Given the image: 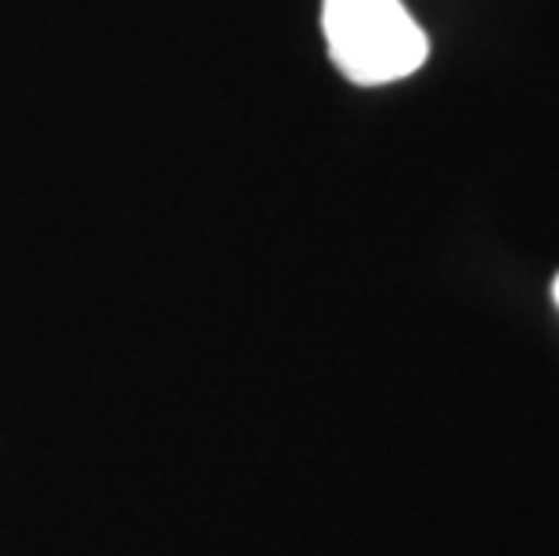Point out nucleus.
<instances>
[{
	"instance_id": "f257e3e1",
	"label": "nucleus",
	"mask_w": 559,
	"mask_h": 556,
	"mask_svg": "<svg viewBox=\"0 0 559 556\" xmlns=\"http://www.w3.org/2000/svg\"><path fill=\"white\" fill-rule=\"evenodd\" d=\"M321 29L336 69L361 87L412 76L430 55V40L401 0H325Z\"/></svg>"
},
{
	"instance_id": "f03ea898",
	"label": "nucleus",
	"mask_w": 559,
	"mask_h": 556,
	"mask_svg": "<svg viewBox=\"0 0 559 556\" xmlns=\"http://www.w3.org/2000/svg\"><path fill=\"white\" fill-rule=\"evenodd\" d=\"M552 297H556V304H559V279L552 282Z\"/></svg>"
}]
</instances>
